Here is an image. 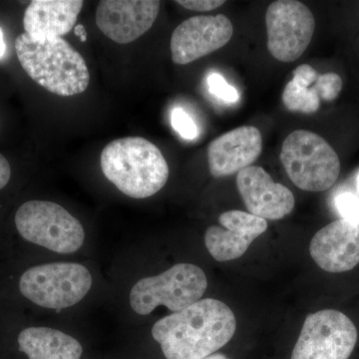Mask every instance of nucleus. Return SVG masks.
<instances>
[{"mask_svg": "<svg viewBox=\"0 0 359 359\" xmlns=\"http://www.w3.org/2000/svg\"><path fill=\"white\" fill-rule=\"evenodd\" d=\"M100 162L106 178L134 199L152 197L169 178V166L160 149L141 137L110 142L101 153Z\"/></svg>", "mask_w": 359, "mask_h": 359, "instance_id": "2", "label": "nucleus"}, {"mask_svg": "<svg viewBox=\"0 0 359 359\" xmlns=\"http://www.w3.org/2000/svg\"><path fill=\"white\" fill-rule=\"evenodd\" d=\"M236 330L233 311L219 299H205L161 318L152 337L167 359H203L226 346Z\"/></svg>", "mask_w": 359, "mask_h": 359, "instance_id": "1", "label": "nucleus"}, {"mask_svg": "<svg viewBox=\"0 0 359 359\" xmlns=\"http://www.w3.org/2000/svg\"><path fill=\"white\" fill-rule=\"evenodd\" d=\"M233 33L231 21L224 14L189 18L172 34V60L178 65L192 63L224 47Z\"/></svg>", "mask_w": 359, "mask_h": 359, "instance_id": "10", "label": "nucleus"}, {"mask_svg": "<svg viewBox=\"0 0 359 359\" xmlns=\"http://www.w3.org/2000/svg\"><path fill=\"white\" fill-rule=\"evenodd\" d=\"M237 187L248 211L259 218L278 221L294 210L292 191L276 183L262 167L250 166L238 172Z\"/></svg>", "mask_w": 359, "mask_h": 359, "instance_id": "12", "label": "nucleus"}, {"mask_svg": "<svg viewBox=\"0 0 359 359\" xmlns=\"http://www.w3.org/2000/svg\"><path fill=\"white\" fill-rule=\"evenodd\" d=\"M219 222L221 226H210L205 233V248L218 262L240 259L250 244L268 230L266 219L238 210L223 212Z\"/></svg>", "mask_w": 359, "mask_h": 359, "instance_id": "14", "label": "nucleus"}, {"mask_svg": "<svg viewBox=\"0 0 359 359\" xmlns=\"http://www.w3.org/2000/svg\"><path fill=\"white\" fill-rule=\"evenodd\" d=\"M342 79L335 73L318 75L313 88L316 90L320 100L334 101L341 92Z\"/></svg>", "mask_w": 359, "mask_h": 359, "instance_id": "19", "label": "nucleus"}, {"mask_svg": "<svg viewBox=\"0 0 359 359\" xmlns=\"http://www.w3.org/2000/svg\"><path fill=\"white\" fill-rule=\"evenodd\" d=\"M83 4L81 0H33L23 16L26 34L34 41L67 34L74 27Z\"/></svg>", "mask_w": 359, "mask_h": 359, "instance_id": "16", "label": "nucleus"}, {"mask_svg": "<svg viewBox=\"0 0 359 359\" xmlns=\"http://www.w3.org/2000/svg\"><path fill=\"white\" fill-rule=\"evenodd\" d=\"M283 102L287 110L313 114L320 109V99L316 90L297 86L294 81L285 85L283 92Z\"/></svg>", "mask_w": 359, "mask_h": 359, "instance_id": "18", "label": "nucleus"}, {"mask_svg": "<svg viewBox=\"0 0 359 359\" xmlns=\"http://www.w3.org/2000/svg\"><path fill=\"white\" fill-rule=\"evenodd\" d=\"M309 254L323 271L346 273L359 264V222L340 219L313 236Z\"/></svg>", "mask_w": 359, "mask_h": 359, "instance_id": "13", "label": "nucleus"}, {"mask_svg": "<svg viewBox=\"0 0 359 359\" xmlns=\"http://www.w3.org/2000/svg\"><path fill=\"white\" fill-rule=\"evenodd\" d=\"M15 51L28 76L47 91L69 97L88 87V67L81 54L62 37L34 41L26 33L15 40Z\"/></svg>", "mask_w": 359, "mask_h": 359, "instance_id": "3", "label": "nucleus"}, {"mask_svg": "<svg viewBox=\"0 0 359 359\" xmlns=\"http://www.w3.org/2000/svg\"><path fill=\"white\" fill-rule=\"evenodd\" d=\"M177 4L193 11H212L226 4L224 0H179Z\"/></svg>", "mask_w": 359, "mask_h": 359, "instance_id": "24", "label": "nucleus"}, {"mask_svg": "<svg viewBox=\"0 0 359 359\" xmlns=\"http://www.w3.org/2000/svg\"><path fill=\"white\" fill-rule=\"evenodd\" d=\"M75 34L79 37L80 40L82 42L86 41L87 39V32H85L84 26L82 25H77L76 27L74 28Z\"/></svg>", "mask_w": 359, "mask_h": 359, "instance_id": "26", "label": "nucleus"}, {"mask_svg": "<svg viewBox=\"0 0 359 359\" xmlns=\"http://www.w3.org/2000/svg\"><path fill=\"white\" fill-rule=\"evenodd\" d=\"M13 221L23 241L58 254H73L84 243L83 226L56 203L27 201L16 210Z\"/></svg>", "mask_w": 359, "mask_h": 359, "instance_id": "5", "label": "nucleus"}, {"mask_svg": "<svg viewBox=\"0 0 359 359\" xmlns=\"http://www.w3.org/2000/svg\"><path fill=\"white\" fill-rule=\"evenodd\" d=\"M11 179V167L4 155L0 154V191L8 185Z\"/></svg>", "mask_w": 359, "mask_h": 359, "instance_id": "25", "label": "nucleus"}, {"mask_svg": "<svg viewBox=\"0 0 359 359\" xmlns=\"http://www.w3.org/2000/svg\"><path fill=\"white\" fill-rule=\"evenodd\" d=\"M6 51V42H4V32H2L1 28H0V58L4 57Z\"/></svg>", "mask_w": 359, "mask_h": 359, "instance_id": "27", "label": "nucleus"}, {"mask_svg": "<svg viewBox=\"0 0 359 359\" xmlns=\"http://www.w3.org/2000/svg\"><path fill=\"white\" fill-rule=\"evenodd\" d=\"M358 339V328L348 316L323 309L304 320L292 359H348Z\"/></svg>", "mask_w": 359, "mask_h": 359, "instance_id": "8", "label": "nucleus"}, {"mask_svg": "<svg viewBox=\"0 0 359 359\" xmlns=\"http://www.w3.org/2000/svg\"><path fill=\"white\" fill-rule=\"evenodd\" d=\"M171 122L173 128L181 135L182 138L186 139V140H194L199 133L197 125L193 118L181 108H176L173 110Z\"/></svg>", "mask_w": 359, "mask_h": 359, "instance_id": "21", "label": "nucleus"}, {"mask_svg": "<svg viewBox=\"0 0 359 359\" xmlns=\"http://www.w3.org/2000/svg\"><path fill=\"white\" fill-rule=\"evenodd\" d=\"M203 359H231L229 358L228 356L224 355V354L221 353H214L212 355L208 356V358Z\"/></svg>", "mask_w": 359, "mask_h": 359, "instance_id": "28", "label": "nucleus"}, {"mask_svg": "<svg viewBox=\"0 0 359 359\" xmlns=\"http://www.w3.org/2000/svg\"><path fill=\"white\" fill-rule=\"evenodd\" d=\"M15 340L18 351L27 359H80L83 353L74 337L50 327H23Z\"/></svg>", "mask_w": 359, "mask_h": 359, "instance_id": "17", "label": "nucleus"}, {"mask_svg": "<svg viewBox=\"0 0 359 359\" xmlns=\"http://www.w3.org/2000/svg\"><path fill=\"white\" fill-rule=\"evenodd\" d=\"M160 4L157 0H103L97 6L96 25L116 43H130L152 27Z\"/></svg>", "mask_w": 359, "mask_h": 359, "instance_id": "11", "label": "nucleus"}, {"mask_svg": "<svg viewBox=\"0 0 359 359\" xmlns=\"http://www.w3.org/2000/svg\"><path fill=\"white\" fill-rule=\"evenodd\" d=\"M210 93L226 103H236L240 99V94L235 87L231 86L218 73H212L207 79Z\"/></svg>", "mask_w": 359, "mask_h": 359, "instance_id": "20", "label": "nucleus"}, {"mask_svg": "<svg viewBox=\"0 0 359 359\" xmlns=\"http://www.w3.org/2000/svg\"><path fill=\"white\" fill-rule=\"evenodd\" d=\"M207 287V276L200 266L175 264L161 275L148 276L135 283L130 304L140 316H147L159 306L178 313L199 302Z\"/></svg>", "mask_w": 359, "mask_h": 359, "instance_id": "7", "label": "nucleus"}, {"mask_svg": "<svg viewBox=\"0 0 359 359\" xmlns=\"http://www.w3.org/2000/svg\"><path fill=\"white\" fill-rule=\"evenodd\" d=\"M269 53L276 60L292 62L308 49L316 20L306 4L297 0H278L266 13Z\"/></svg>", "mask_w": 359, "mask_h": 359, "instance_id": "9", "label": "nucleus"}, {"mask_svg": "<svg viewBox=\"0 0 359 359\" xmlns=\"http://www.w3.org/2000/svg\"><path fill=\"white\" fill-rule=\"evenodd\" d=\"M358 195H359V175H358Z\"/></svg>", "mask_w": 359, "mask_h": 359, "instance_id": "29", "label": "nucleus"}, {"mask_svg": "<svg viewBox=\"0 0 359 359\" xmlns=\"http://www.w3.org/2000/svg\"><path fill=\"white\" fill-rule=\"evenodd\" d=\"M335 207L341 219L359 222V197L353 193H342L335 198Z\"/></svg>", "mask_w": 359, "mask_h": 359, "instance_id": "22", "label": "nucleus"}, {"mask_svg": "<svg viewBox=\"0 0 359 359\" xmlns=\"http://www.w3.org/2000/svg\"><path fill=\"white\" fill-rule=\"evenodd\" d=\"M318 78V72L311 67V65H299L294 71V79L297 86L304 87V88H309L311 84L316 83V79Z\"/></svg>", "mask_w": 359, "mask_h": 359, "instance_id": "23", "label": "nucleus"}, {"mask_svg": "<svg viewBox=\"0 0 359 359\" xmlns=\"http://www.w3.org/2000/svg\"><path fill=\"white\" fill-rule=\"evenodd\" d=\"M92 287L89 269L76 263H51L29 266L18 280L25 301L40 308L62 309L78 304Z\"/></svg>", "mask_w": 359, "mask_h": 359, "instance_id": "6", "label": "nucleus"}, {"mask_svg": "<svg viewBox=\"0 0 359 359\" xmlns=\"http://www.w3.org/2000/svg\"><path fill=\"white\" fill-rule=\"evenodd\" d=\"M263 151V137L255 126H241L212 140L208 148L210 172L216 178L252 166Z\"/></svg>", "mask_w": 359, "mask_h": 359, "instance_id": "15", "label": "nucleus"}, {"mask_svg": "<svg viewBox=\"0 0 359 359\" xmlns=\"http://www.w3.org/2000/svg\"><path fill=\"white\" fill-rule=\"evenodd\" d=\"M280 159L292 183L308 192L327 191L339 177L340 161L334 149L306 130H297L285 138Z\"/></svg>", "mask_w": 359, "mask_h": 359, "instance_id": "4", "label": "nucleus"}]
</instances>
